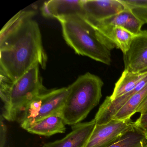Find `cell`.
Here are the masks:
<instances>
[{
	"mask_svg": "<svg viewBox=\"0 0 147 147\" xmlns=\"http://www.w3.org/2000/svg\"><path fill=\"white\" fill-rule=\"evenodd\" d=\"M1 75L11 82L38 64L45 69L48 56L43 46L37 22L32 18L0 38Z\"/></svg>",
	"mask_w": 147,
	"mask_h": 147,
	"instance_id": "cell-1",
	"label": "cell"
},
{
	"mask_svg": "<svg viewBox=\"0 0 147 147\" xmlns=\"http://www.w3.org/2000/svg\"><path fill=\"white\" fill-rule=\"evenodd\" d=\"M63 36L67 44L79 55L110 65L111 51L103 43L94 27L80 15L59 17Z\"/></svg>",
	"mask_w": 147,
	"mask_h": 147,
	"instance_id": "cell-2",
	"label": "cell"
},
{
	"mask_svg": "<svg viewBox=\"0 0 147 147\" xmlns=\"http://www.w3.org/2000/svg\"><path fill=\"white\" fill-rule=\"evenodd\" d=\"M39 66H34L15 82L1 75L0 96L3 103L1 115L4 119L17 121L32 100L49 90L43 84Z\"/></svg>",
	"mask_w": 147,
	"mask_h": 147,
	"instance_id": "cell-3",
	"label": "cell"
},
{
	"mask_svg": "<svg viewBox=\"0 0 147 147\" xmlns=\"http://www.w3.org/2000/svg\"><path fill=\"white\" fill-rule=\"evenodd\" d=\"M104 82L99 76L86 73L67 87L68 94L61 113L66 125L81 123L99 103Z\"/></svg>",
	"mask_w": 147,
	"mask_h": 147,
	"instance_id": "cell-4",
	"label": "cell"
},
{
	"mask_svg": "<svg viewBox=\"0 0 147 147\" xmlns=\"http://www.w3.org/2000/svg\"><path fill=\"white\" fill-rule=\"evenodd\" d=\"M67 87L49 90L32 100L19 116L17 121L24 129L38 121L60 115L68 94Z\"/></svg>",
	"mask_w": 147,
	"mask_h": 147,
	"instance_id": "cell-5",
	"label": "cell"
},
{
	"mask_svg": "<svg viewBox=\"0 0 147 147\" xmlns=\"http://www.w3.org/2000/svg\"><path fill=\"white\" fill-rule=\"evenodd\" d=\"M134 128V122L131 119H112L106 123L96 125L85 147H110Z\"/></svg>",
	"mask_w": 147,
	"mask_h": 147,
	"instance_id": "cell-6",
	"label": "cell"
},
{
	"mask_svg": "<svg viewBox=\"0 0 147 147\" xmlns=\"http://www.w3.org/2000/svg\"><path fill=\"white\" fill-rule=\"evenodd\" d=\"M124 70L147 72V30H142L134 37L128 51L123 55Z\"/></svg>",
	"mask_w": 147,
	"mask_h": 147,
	"instance_id": "cell-7",
	"label": "cell"
},
{
	"mask_svg": "<svg viewBox=\"0 0 147 147\" xmlns=\"http://www.w3.org/2000/svg\"><path fill=\"white\" fill-rule=\"evenodd\" d=\"M83 16L91 24L101 22L123 11L120 0H82Z\"/></svg>",
	"mask_w": 147,
	"mask_h": 147,
	"instance_id": "cell-8",
	"label": "cell"
},
{
	"mask_svg": "<svg viewBox=\"0 0 147 147\" xmlns=\"http://www.w3.org/2000/svg\"><path fill=\"white\" fill-rule=\"evenodd\" d=\"M92 25L96 29L103 43L109 50L111 51L115 48L119 49L122 51L123 55L129 49L136 35L119 26L98 27Z\"/></svg>",
	"mask_w": 147,
	"mask_h": 147,
	"instance_id": "cell-9",
	"label": "cell"
},
{
	"mask_svg": "<svg viewBox=\"0 0 147 147\" xmlns=\"http://www.w3.org/2000/svg\"><path fill=\"white\" fill-rule=\"evenodd\" d=\"M147 85V76L133 90L126 94L114 100L111 99L107 96L100 107L94 119L96 125L104 124L110 121L132 96L141 91Z\"/></svg>",
	"mask_w": 147,
	"mask_h": 147,
	"instance_id": "cell-10",
	"label": "cell"
},
{
	"mask_svg": "<svg viewBox=\"0 0 147 147\" xmlns=\"http://www.w3.org/2000/svg\"><path fill=\"white\" fill-rule=\"evenodd\" d=\"M96 123L94 119L72 125V131L62 139L45 143L42 147H85Z\"/></svg>",
	"mask_w": 147,
	"mask_h": 147,
	"instance_id": "cell-11",
	"label": "cell"
},
{
	"mask_svg": "<svg viewBox=\"0 0 147 147\" xmlns=\"http://www.w3.org/2000/svg\"><path fill=\"white\" fill-rule=\"evenodd\" d=\"M91 24L98 27L119 26L126 29L135 35L142 31V26L144 25L125 7L124 10L121 12L101 22Z\"/></svg>",
	"mask_w": 147,
	"mask_h": 147,
	"instance_id": "cell-12",
	"label": "cell"
},
{
	"mask_svg": "<svg viewBox=\"0 0 147 147\" xmlns=\"http://www.w3.org/2000/svg\"><path fill=\"white\" fill-rule=\"evenodd\" d=\"M66 124L60 115H54L36 122L26 129L29 133L50 136L66 131Z\"/></svg>",
	"mask_w": 147,
	"mask_h": 147,
	"instance_id": "cell-13",
	"label": "cell"
},
{
	"mask_svg": "<svg viewBox=\"0 0 147 147\" xmlns=\"http://www.w3.org/2000/svg\"><path fill=\"white\" fill-rule=\"evenodd\" d=\"M147 76V72H133L124 70L119 79L115 83L113 92L109 98L114 100L133 90Z\"/></svg>",
	"mask_w": 147,
	"mask_h": 147,
	"instance_id": "cell-14",
	"label": "cell"
},
{
	"mask_svg": "<svg viewBox=\"0 0 147 147\" xmlns=\"http://www.w3.org/2000/svg\"><path fill=\"white\" fill-rule=\"evenodd\" d=\"M47 3L54 18L74 15L83 16L82 0H50Z\"/></svg>",
	"mask_w": 147,
	"mask_h": 147,
	"instance_id": "cell-15",
	"label": "cell"
},
{
	"mask_svg": "<svg viewBox=\"0 0 147 147\" xmlns=\"http://www.w3.org/2000/svg\"><path fill=\"white\" fill-rule=\"evenodd\" d=\"M147 97V85L141 91L132 96L116 113L112 119L126 120L131 119V117L136 113L138 108Z\"/></svg>",
	"mask_w": 147,
	"mask_h": 147,
	"instance_id": "cell-16",
	"label": "cell"
},
{
	"mask_svg": "<svg viewBox=\"0 0 147 147\" xmlns=\"http://www.w3.org/2000/svg\"><path fill=\"white\" fill-rule=\"evenodd\" d=\"M109 147H147V139L134 127Z\"/></svg>",
	"mask_w": 147,
	"mask_h": 147,
	"instance_id": "cell-17",
	"label": "cell"
},
{
	"mask_svg": "<svg viewBox=\"0 0 147 147\" xmlns=\"http://www.w3.org/2000/svg\"><path fill=\"white\" fill-rule=\"evenodd\" d=\"M36 13L35 11L32 10L20 11L2 28L0 32V38L3 37L13 31L26 20L32 18Z\"/></svg>",
	"mask_w": 147,
	"mask_h": 147,
	"instance_id": "cell-18",
	"label": "cell"
},
{
	"mask_svg": "<svg viewBox=\"0 0 147 147\" xmlns=\"http://www.w3.org/2000/svg\"><path fill=\"white\" fill-rule=\"evenodd\" d=\"M144 24H147V0H120Z\"/></svg>",
	"mask_w": 147,
	"mask_h": 147,
	"instance_id": "cell-19",
	"label": "cell"
},
{
	"mask_svg": "<svg viewBox=\"0 0 147 147\" xmlns=\"http://www.w3.org/2000/svg\"><path fill=\"white\" fill-rule=\"evenodd\" d=\"M134 127L142 132L147 139V111L141 113L139 117L134 122Z\"/></svg>",
	"mask_w": 147,
	"mask_h": 147,
	"instance_id": "cell-20",
	"label": "cell"
},
{
	"mask_svg": "<svg viewBox=\"0 0 147 147\" xmlns=\"http://www.w3.org/2000/svg\"><path fill=\"white\" fill-rule=\"evenodd\" d=\"M0 119V147H5L6 141L7 129L6 125L4 122V118L1 115Z\"/></svg>",
	"mask_w": 147,
	"mask_h": 147,
	"instance_id": "cell-21",
	"label": "cell"
},
{
	"mask_svg": "<svg viewBox=\"0 0 147 147\" xmlns=\"http://www.w3.org/2000/svg\"><path fill=\"white\" fill-rule=\"evenodd\" d=\"M41 13L42 16L46 18H54L53 15L48 6L47 1H45L43 4L41 8Z\"/></svg>",
	"mask_w": 147,
	"mask_h": 147,
	"instance_id": "cell-22",
	"label": "cell"
},
{
	"mask_svg": "<svg viewBox=\"0 0 147 147\" xmlns=\"http://www.w3.org/2000/svg\"><path fill=\"white\" fill-rule=\"evenodd\" d=\"M146 111H147V97L145 98L142 104L139 106L137 110L136 113H139L141 114Z\"/></svg>",
	"mask_w": 147,
	"mask_h": 147,
	"instance_id": "cell-23",
	"label": "cell"
}]
</instances>
